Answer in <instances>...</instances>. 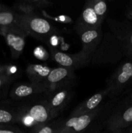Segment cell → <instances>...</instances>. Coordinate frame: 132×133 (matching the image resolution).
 I'll list each match as a JSON object with an SVG mask.
<instances>
[{"label": "cell", "mask_w": 132, "mask_h": 133, "mask_svg": "<svg viewBox=\"0 0 132 133\" xmlns=\"http://www.w3.org/2000/svg\"><path fill=\"white\" fill-rule=\"evenodd\" d=\"M46 51L43 49L42 46H38L35 48L34 50V55L36 58L41 60H44L47 58Z\"/></svg>", "instance_id": "603a6c76"}, {"label": "cell", "mask_w": 132, "mask_h": 133, "mask_svg": "<svg viewBox=\"0 0 132 133\" xmlns=\"http://www.w3.org/2000/svg\"><path fill=\"white\" fill-rule=\"evenodd\" d=\"M25 112L33 118L36 125L46 124L52 119L47 100L31 105L26 110Z\"/></svg>", "instance_id": "4fadbf2b"}, {"label": "cell", "mask_w": 132, "mask_h": 133, "mask_svg": "<svg viewBox=\"0 0 132 133\" xmlns=\"http://www.w3.org/2000/svg\"><path fill=\"white\" fill-rule=\"evenodd\" d=\"M0 133H23V132L16 127L0 125Z\"/></svg>", "instance_id": "7402d4cb"}, {"label": "cell", "mask_w": 132, "mask_h": 133, "mask_svg": "<svg viewBox=\"0 0 132 133\" xmlns=\"http://www.w3.org/2000/svg\"><path fill=\"white\" fill-rule=\"evenodd\" d=\"M49 40H50V44H51L52 45H53V46H55V45H56L57 44H58V40H57V37L56 36H52L50 38V39H49Z\"/></svg>", "instance_id": "484cf974"}, {"label": "cell", "mask_w": 132, "mask_h": 133, "mask_svg": "<svg viewBox=\"0 0 132 133\" xmlns=\"http://www.w3.org/2000/svg\"><path fill=\"white\" fill-rule=\"evenodd\" d=\"M92 6L100 20L103 22L107 14V3L102 0H92Z\"/></svg>", "instance_id": "ac0fdd59"}, {"label": "cell", "mask_w": 132, "mask_h": 133, "mask_svg": "<svg viewBox=\"0 0 132 133\" xmlns=\"http://www.w3.org/2000/svg\"><path fill=\"white\" fill-rule=\"evenodd\" d=\"M75 79L74 70L60 66L52 69L42 85L47 92H51L58 88L70 86Z\"/></svg>", "instance_id": "5b68a950"}, {"label": "cell", "mask_w": 132, "mask_h": 133, "mask_svg": "<svg viewBox=\"0 0 132 133\" xmlns=\"http://www.w3.org/2000/svg\"><path fill=\"white\" fill-rule=\"evenodd\" d=\"M57 127H54L53 125L48 123L38 125L32 128V133H55Z\"/></svg>", "instance_id": "ffe728a7"}, {"label": "cell", "mask_w": 132, "mask_h": 133, "mask_svg": "<svg viewBox=\"0 0 132 133\" xmlns=\"http://www.w3.org/2000/svg\"><path fill=\"white\" fill-rule=\"evenodd\" d=\"M127 133H132V126L131 127H130L129 128V129H128V132H127Z\"/></svg>", "instance_id": "83f0119b"}, {"label": "cell", "mask_w": 132, "mask_h": 133, "mask_svg": "<svg viewBox=\"0 0 132 133\" xmlns=\"http://www.w3.org/2000/svg\"><path fill=\"white\" fill-rule=\"evenodd\" d=\"M132 82V61L122 63L107 80L109 94L119 95L127 86Z\"/></svg>", "instance_id": "3957f363"}, {"label": "cell", "mask_w": 132, "mask_h": 133, "mask_svg": "<svg viewBox=\"0 0 132 133\" xmlns=\"http://www.w3.org/2000/svg\"><path fill=\"white\" fill-rule=\"evenodd\" d=\"M49 97L47 100L50 111L52 119L55 118L63 110L68 103L71 96L70 86L58 88L49 92Z\"/></svg>", "instance_id": "30bf717a"}, {"label": "cell", "mask_w": 132, "mask_h": 133, "mask_svg": "<svg viewBox=\"0 0 132 133\" xmlns=\"http://www.w3.org/2000/svg\"><path fill=\"white\" fill-rule=\"evenodd\" d=\"M16 12L12 10H1L0 11V27H6L15 25Z\"/></svg>", "instance_id": "2e32d148"}, {"label": "cell", "mask_w": 132, "mask_h": 133, "mask_svg": "<svg viewBox=\"0 0 132 133\" xmlns=\"http://www.w3.org/2000/svg\"><path fill=\"white\" fill-rule=\"evenodd\" d=\"M109 27L123 51V53L132 58V27L124 22L111 20Z\"/></svg>", "instance_id": "ba28073f"}, {"label": "cell", "mask_w": 132, "mask_h": 133, "mask_svg": "<svg viewBox=\"0 0 132 133\" xmlns=\"http://www.w3.org/2000/svg\"><path fill=\"white\" fill-rule=\"evenodd\" d=\"M13 78L14 77H9L8 75H5V74L0 75V88L5 85L6 83L10 82Z\"/></svg>", "instance_id": "cb8c5ba5"}, {"label": "cell", "mask_w": 132, "mask_h": 133, "mask_svg": "<svg viewBox=\"0 0 132 133\" xmlns=\"http://www.w3.org/2000/svg\"><path fill=\"white\" fill-rule=\"evenodd\" d=\"M52 69L41 64H30L26 69V74L32 83L41 84Z\"/></svg>", "instance_id": "9a60e30c"}, {"label": "cell", "mask_w": 132, "mask_h": 133, "mask_svg": "<svg viewBox=\"0 0 132 133\" xmlns=\"http://www.w3.org/2000/svg\"><path fill=\"white\" fill-rule=\"evenodd\" d=\"M75 29L81 40L82 45L81 51L93 58V54L102 42L103 32L102 27L97 29H89L76 24Z\"/></svg>", "instance_id": "277c9868"}, {"label": "cell", "mask_w": 132, "mask_h": 133, "mask_svg": "<svg viewBox=\"0 0 132 133\" xmlns=\"http://www.w3.org/2000/svg\"><path fill=\"white\" fill-rule=\"evenodd\" d=\"M126 15V17L128 19H132V3L128 6Z\"/></svg>", "instance_id": "d4e9b609"}, {"label": "cell", "mask_w": 132, "mask_h": 133, "mask_svg": "<svg viewBox=\"0 0 132 133\" xmlns=\"http://www.w3.org/2000/svg\"><path fill=\"white\" fill-rule=\"evenodd\" d=\"M15 25L28 35L44 41L50 39L54 32L53 25L45 18L35 13L30 14L17 13Z\"/></svg>", "instance_id": "6da1fadb"}, {"label": "cell", "mask_w": 132, "mask_h": 133, "mask_svg": "<svg viewBox=\"0 0 132 133\" xmlns=\"http://www.w3.org/2000/svg\"><path fill=\"white\" fill-rule=\"evenodd\" d=\"M52 57L56 62L62 67L75 70L89 64L92 58L80 51L76 54H68L58 50H52Z\"/></svg>", "instance_id": "9c48e42d"}, {"label": "cell", "mask_w": 132, "mask_h": 133, "mask_svg": "<svg viewBox=\"0 0 132 133\" xmlns=\"http://www.w3.org/2000/svg\"><path fill=\"white\" fill-rule=\"evenodd\" d=\"M109 94V90L107 88L103 90L94 94L93 96L85 100L82 103L78 105L73 111L71 113L70 116H76L89 112L95 109H98V106L107 95Z\"/></svg>", "instance_id": "7c38bea8"}, {"label": "cell", "mask_w": 132, "mask_h": 133, "mask_svg": "<svg viewBox=\"0 0 132 133\" xmlns=\"http://www.w3.org/2000/svg\"><path fill=\"white\" fill-rule=\"evenodd\" d=\"M102 23L93 9L92 0L86 1L76 24L86 28L97 29L102 27Z\"/></svg>", "instance_id": "5bb4252c"}, {"label": "cell", "mask_w": 132, "mask_h": 133, "mask_svg": "<svg viewBox=\"0 0 132 133\" xmlns=\"http://www.w3.org/2000/svg\"><path fill=\"white\" fill-rule=\"evenodd\" d=\"M0 34L5 39L13 58L19 57L23 51L25 38L28 35L15 25L10 27H0Z\"/></svg>", "instance_id": "8992f818"}, {"label": "cell", "mask_w": 132, "mask_h": 133, "mask_svg": "<svg viewBox=\"0 0 132 133\" xmlns=\"http://www.w3.org/2000/svg\"><path fill=\"white\" fill-rule=\"evenodd\" d=\"M31 5H32L36 9H41L43 7L50 6L52 3L46 0H27Z\"/></svg>", "instance_id": "44dd1931"}, {"label": "cell", "mask_w": 132, "mask_h": 133, "mask_svg": "<svg viewBox=\"0 0 132 133\" xmlns=\"http://www.w3.org/2000/svg\"><path fill=\"white\" fill-rule=\"evenodd\" d=\"M132 126V101L116 109L110 116L107 122V128L110 132L121 131Z\"/></svg>", "instance_id": "52a82bcc"}, {"label": "cell", "mask_w": 132, "mask_h": 133, "mask_svg": "<svg viewBox=\"0 0 132 133\" xmlns=\"http://www.w3.org/2000/svg\"><path fill=\"white\" fill-rule=\"evenodd\" d=\"M93 133H98V132H93Z\"/></svg>", "instance_id": "4dcf8cb0"}, {"label": "cell", "mask_w": 132, "mask_h": 133, "mask_svg": "<svg viewBox=\"0 0 132 133\" xmlns=\"http://www.w3.org/2000/svg\"><path fill=\"white\" fill-rule=\"evenodd\" d=\"M99 108L89 112L76 116H69L58 125L55 133H84L99 112Z\"/></svg>", "instance_id": "7a4b0ae2"}, {"label": "cell", "mask_w": 132, "mask_h": 133, "mask_svg": "<svg viewBox=\"0 0 132 133\" xmlns=\"http://www.w3.org/2000/svg\"><path fill=\"white\" fill-rule=\"evenodd\" d=\"M19 113H15L6 109H0V125H9L18 121Z\"/></svg>", "instance_id": "e0dca14e"}, {"label": "cell", "mask_w": 132, "mask_h": 133, "mask_svg": "<svg viewBox=\"0 0 132 133\" xmlns=\"http://www.w3.org/2000/svg\"><path fill=\"white\" fill-rule=\"evenodd\" d=\"M131 101H132V94H131Z\"/></svg>", "instance_id": "f546056e"}, {"label": "cell", "mask_w": 132, "mask_h": 133, "mask_svg": "<svg viewBox=\"0 0 132 133\" xmlns=\"http://www.w3.org/2000/svg\"><path fill=\"white\" fill-rule=\"evenodd\" d=\"M15 11L19 12V14H30L34 13L35 9L32 5L29 3L27 0L18 2L14 5Z\"/></svg>", "instance_id": "d6986e66"}, {"label": "cell", "mask_w": 132, "mask_h": 133, "mask_svg": "<svg viewBox=\"0 0 132 133\" xmlns=\"http://www.w3.org/2000/svg\"><path fill=\"white\" fill-rule=\"evenodd\" d=\"M46 92L45 87L41 84H36L32 83H20L13 87L10 92V97L14 99H24Z\"/></svg>", "instance_id": "8fae6325"}, {"label": "cell", "mask_w": 132, "mask_h": 133, "mask_svg": "<svg viewBox=\"0 0 132 133\" xmlns=\"http://www.w3.org/2000/svg\"><path fill=\"white\" fill-rule=\"evenodd\" d=\"M3 6H2V5H0V11H1V10H3Z\"/></svg>", "instance_id": "f1b7e54d"}, {"label": "cell", "mask_w": 132, "mask_h": 133, "mask_svg": "<svg viewBox=\"0 0 132 133\" xmlns=\"http://www.w3.org/2000/svg\"><path fill=\"white\" fill-rule=\"evenodd\" d=\"M111 133H124L123 132L122 130L121 131H112V132H110Z\"/></svg>", "instance_id": "4316f807"}]
</instances>
